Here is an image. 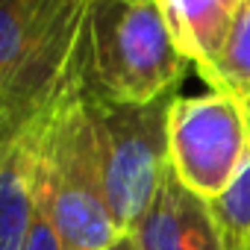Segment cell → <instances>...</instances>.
<instances>
[{
	"label": "cell",
	"mask_w": 250,
	"mask_h": 250,
	"mask_svg": "<svg viewBox=\"0 0 250 250\" xmlns=\"http://www.w3.org/2000/svg\"><path fill=\"white\" fill-rule=\"evenodd\" d=\"M191 62L156 0H88L74 91L85 103H150L174 94Z\"/></svg>",
	"instance_id": "cell-1"
},
{
	"label": "cell",
	"mask_w": 250,
	"mask_h": 250,
	"mask_svg": "<svg viewBox=\"0 0 250 250\" xmlns=\"http://www.w3.org/2000/svg\"><path fill=\"white\" fill-rule=\"evenodd\" d=\"M88 0H0V153L74 94Z\"/></svg>",
	"instance_id": "cell-2"
},
{
	"label": "cell",
	"mask_w": 250,
	"mask_h": 250,
	"mask_svg": "<svg viewBox=\"0 0 250 250\" xmlns=\"http://www.w3.org/2000/svg\"><path fill=\"white\" fill-rule=\"evenodd\" d=\"M39 188L62 250H109L124 235L109 209L94 124L77 91L42 127Z\"/></svg>",
	"instance_id": "cell-3"
},
{
	"label": "cell",
	"mask_w": 250,
	"mask_h": 250,
	"mask_svg": "<svg viewBox=\"0 0 250 250\" xmlns=\"http://www.w3.org/2000/svg\"><path fill=\"white\" fill-rule=\"evenodd\" d=\"M174 94L150 103H85L109 209L121 232H133L150 209L171 162H168V118Z\"/></svg>",
	"instance_id": "cell-4"
},
{
	"label": "cell",
	"mask_w": 250,
	"mask_h": 250,
	"mask_svg": "<svg viewBox=\"0 0 250 250\" xmlns=\"http://www.w3.org/2000/svg\"><path fill=\"white\" fill-rule=\"evenodd\" d=\"M250 150V121L238 97L206 91L174 97L168 118V162L174 177L203 200L218 197Z\"/></svg>",
	"instance_id": "cell-5"
},
{
	"label": "cell",
	"mask_w": 250,
	"mask_h": 250,
	"mask_svg": "<svg viewBox=\"0 0 250 250\" xmlns=\"http://www.w3.org/2000/svg\"><path fill=\"white\" fill-rule=\"evenodd\" d=\"M130 235L139 250H221L209 203L188 191L171 168Z\"/></svg>",
	"instance_id": "cell-6"
},
{
	"label": "cell",
	"mask_w": 250,
	"mask_h": 250,
	"mask_svg": "<svg viewBox=\"0 0 250 250\" xmlns=\"http://www.w3.org/2000/svg\"><path fill=\"white\" fill-rule=\"evenodd\" d=\"M156 3L183 56L203 83H212L241 0H156Z\"/></svg>",
	"instance_id": "cell-7"
},
{
	"label": "cell",
	"mask_w": 250,
	"mask_h": 250,
	"mask_svg": "<svg viewBox=\"0 0 250 250\" xmlns=\"http://www.w3.org/2000/svg\"><path fill=\"white\" fill-rule=\"evenodd\" d=\"M44 121L0 153V250H24L30 238L39 209V145Z\"/></svg>",
	"instance_id": "cell-8"
},
{
	"label": "cell",
	"mask_w": 250,
	"mask_h": 250,
	"mask_svg": "<svg viewBox=\"0 0 250 250\" xmlns=\"http://www.w3.org/2000/svg\"><path fill=\"white\" fill-rule=\"evenodd\" d=\"M206 203L221 238V250H250V150L229 186Z\"/></svg>",
	"instance_id": "cell-9"
},
{
	"label": "cell",
	"mask_w": 250,
	"mask_h": 250,
	"mask_svg": "<svg viewBox=\"0 0 250 250\" xmlns=\"http://www.w3.org/2000/svg\"><path fill=\"white\" fill-rule=\"evenodd\" d=\"M209 91H224L238 100L250 97V0H241L227 47L218 59Z\"/></svg>",
	"instance_id": "cell-10"
},
{
	"label": "cell",
	"mask_w": 250,
	"mask_h": 250,
	"mask_svg": "<svg viewBox=\"0 0 250 250\" xmlns=\"http://www.w3.org/2000/svg\"><path fill=\"white\" fill-rule=\"evenodd\" d=\"M24 250H62L59 235H56L53 221H50V212H47V206H44L42 188H39V209H36V221H33V229H30V238H27Z\"/></svg>",
	"instance_id": "cell-11"
},
{
	"label": "cell",
	"mask_w": 250,
	"mask_h": 250,
	"mask_svg": "<svg viewBox=\"0 0 250 250\" xmlns=\"http://www.w3.org/2000/svg\"><path fill=\"white\" fill-rule=\"evenodd\" d=\"M109 250H139V247H136V241H133V235H130V232H124V235L109 247Z\"/></svg>",
	"instance_id": "cell-12"
},
{
	"label": "cell",
	"mask_w": 250,
	"mask_h": 250,
	"mask_svg": "<svg viewBox=\"0 0 250 250\" xmlns=\"http://www.w3.org/2000/svg\"><path fill=\"white\" fill-rule=\"evenodd\" d=\"M241 106H244V115H247V121H250V97H247V100H241Z\"/></svg>",
	"instance_id": "cell-13"
}]
</instances>
